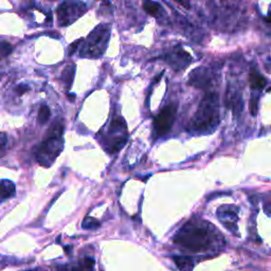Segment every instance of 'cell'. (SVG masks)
Instances as JSON below:
<instances>
[{"label": "cell", "mask_w": 271, "mask_h": 271, "mask_svg": "<svg viewBox=\"0 0 271 271\" xmlns=\"http://www.w3.org/2000/svg\"><path fill=\"white\" fill-rule=\"evenodd\" d=\"M174 241L192 252L206 251L212 244L211 226L205 220H190L177 232Z\"/></svg>", "instance_id": "cell-1"}, {"label": "cell", "mask_w": 271, "mask_h": 271, "mask_svg": "<svg viewBox=\"0 0 271 271\" xmlns=\"http://www.w3.org/2000/svg\"><path fill=\"white\" fill-rule=\"evenodd\" d=\"M219 98L215 92L207 93L201 100L189 129L196 134H210L219 123Z\"/></svg>", "instance_id": "cell-2"}, {"label": "cell", "mask_w": 271, "mask_h": 271, "mask_svg": "<svg viewBox=\"0 0 271 271\" xmlns=\"http://www.w3.org/2000/svg\"><path fill=\"white\" fill-rule=\"evenodd\" d=\"M64 126L58 122L54 123L48 133V137L38 148L36 158L40 165L49 168L55 161V159L64 149V138H62Z\"/></svg>", "instance_id": "cell-3"}, {"label": "cell", "mask_w": 271, "mask_h": 271, "mask_svg": "<svg viewBox=\"0 0 271 271\" xmlns=\"http://www.w3.org/2000/svg\"><path fill=\"white\" fill-rule=\"evenodd\" d=\"M110 35V26L101 25L89 34L82 49V55L87 58H99L105 51Z\"/></svg>", "instance_id": "cell-4"}, {"label": "cell", "mask_w": 271, "mask_h": 271, "mask_svg": "<svg viewBox=\"0 0 271 271\" xmlns=\"http://www.w3.org/2000/svg\"><path fill=\"white\" fill-rule=\"evenodd\" d=\"M177 108L175 105H168L161 109L155 120H154V129L156 137H163L171 130L174 122H175Z\"/></svg>", "instance_id": "cell-5"}, {"label": "cell", "mask_w": 271, "mask_h": 271, "mask_svg": "<svg viewBox=\"0 0 271 271\" xmlns=\"http://www.w3.org/2000/svg\"><path fill=\"white\" fill-rule=\"evenodd\" d=\"M86 12V5L82 2H64L58 9V17L60 26H68L75 22Z\"/></svg>", "instance_id": "cell-6"}, {"label": "cell", "mask_w": 271, "mask_h": 271, "mask_svg": "<svg viewBox=\"0 0 271 271\" xmlns=\"http://www.w3.org/2000/svg\"><path fill=\"white\" fill-rule=\"evenodd\" d=\"M238 209L233 206H222L217 210V216L224 226L232 232H236V220H238Z\"/></svg>", "instance_id": "cell-7"}, {"label": "cell", "mask_w": 271, "mask_h": 271, "mask_svg": "<svg viewBox=\"0 0 271 271\" xmlns=\"http://www.w3.org/2000/svg\"><path fill=\"white\" fill-rule=\"evenodd\" d=\"M168 64L173 67L175 70H182L186 66L190 65L192 60L190 54L183 49L175 50L172 53H169L166 57H164Z\"/></svg>", "instance_id": "cell-8"}, {"label": "cell", "mask_w": 271, "mask_h": 271, "mask_svg": "<svg viewBox=\"0 0 271 271\" xmlns=\"http://www.w3.org/2000/svg\"><path fill=\"white\" fill-rule=\"evenodd\" d=\"M213 81V75L209 69L200 67L196 70H194L190 75V83L196 87H205L209 86Z\"/></svg>", "instance_id": "cell-9"}, {"label": "cell", "mask_w": 271, "mask_h": 271, "mask_svg": "<svg viewBox=\"0 0 271 271\" xmlns=\"http://www.w3.org/2000/svg\"><path fill=\"white\" fill-rule=\"evenodd\" d=\"M15 194V184L10 180H0V201L12 197Z\"/></svg>", "instance_id": "cell-10"}, {"label": "cell", "mask_w": 271, "mask_h": 271, "mask_svg": "<svg viewBox=\"0 0 271 271\" xmlns=\"http://www.w3.org/2000/svg\"><path fill=\"white\" fill-rule=\"evenodd\" d=\"M249 82H250V85H251V88L254 90H262L267 85L266 79L256 70H252L250 72Z\"/></svg>", "instance_id": "cell-11"}, {"label": "cell", "mask_w": 271, "mask_h": 271, "mask_svg": "<svg viewBox=\"0 0 271 271\" xmlns=\"http://www.w3.org/2000/svg\"><path fill=\"white\" fill-rule=\"evenodd\" d=\"M173 260L180 271H193L194 263L187 256H174Z\"/></svg>", "instance_id": "cell-12"}, {"label": "cell", "mask_w": 271, "mask_h": 271, "mask_svg": "<svg viewBox=\"0 0 271 271\" xmlns=\"http://www.w3.org/2000/svg\"><path fill=\"white\" fill-rule=\"evenodd\" d=\"M144 11L152 16H158L162 12V6L155 1H147L143 3Z\"/></svg>", "instance_id": "cell-13"}, {"label": "cell", "mask_w": 271, "mask_h": 271, "mask_svg": "<svg viewBox=\"0 0 271 271\" xmlns=\"http://www.w3.org/2000/svg\"><path fill=\"white\" fill-rule=\"evenodd\" d=\"M50 116H51V111H50V108H49V107H48L47 105L40 106L39 111H38V116H37L38 122H39L40 124H45V123H47V121L50 119Z\"/></svg>", "instance_id": "cell-14"}, {"label": "cell", "mask_w": 271, "mask_h": 271, "mask_svg": "<svg viewBox=\"0 0 271 271\" xmlns=\"http://www.w3.org/2000/svg\"><path fill=\"white\" fill-rule=\"evenodd\" d=\"M82 226L84 229H87V230H94V229H98L100 227V221L93 217L87 216L83 220Z\"/></svg>", "instance_id": "cell-15"}, {"label": "cell", "mask_w": 271, "mask_h": 271, "mask_svg": "<svg viewBox=\"0 0 271 271\" xmlns=\"http://www.w3.org/2000/svg\"><path fill=\"white\" fill-rule=\"evenodd\" d=\"M12 50H13L12 46L9 43H6V41L0 44V57L1 58L8 57V55L12 52Z\"/></svg>", "instance_id": "cell-16"}, {"label": "cell", "mask_w": 271, "mask_h": 271, "mask_svg": "<svg viewBox=\"0 0 271 271\" xmlns=\"http://www.w3.org/2000/svg\"><path fill=\"white\" fill-rule=\"evenodd\" d=\"M258 105H259V98L256 96V98H251V100H250V105H249V108H250V113H251L252 116H255L256 114H258Z\"/></svg>", "instance_id": "cell-17"}, {"label": "cell", "mask_w": 271, "mask_h": 271, "mask_svg": "<svg viewBox=\"0 0 271 271\" xmlns=\"http://www.w3.org/2000/svg\"><path fill=\"white\" fill-rule=\"evenodd\" d=\"M81 43H82V40L79 39V40L74 41V43H72V45L69 46V52H68V54H69V55H72V54L76 51V49H78Z\"/></svg>", "instance_id": "cell-18"}, {"label": "cell", "mask_w": 271, "mask_h": 271, "mask_svg": "<svg viewBox=\"0 0 271 271\" xmlns=\"http://www.w3.org/2000/svg\"><path fill=\"white\" fill-rule=\"evenodd\" d=\"M83 265H84V267L86 269H91L92 266L94 265V261L92 259L87 258V259H85L84 261H83Z\"/></svg>", "instance_id": "cell-19"}, {"label": "cell", "mask_w": 271, "mask_h": 271, "mask_svg": "<svg viewBox=\"0 0 271 271\" xmlns=\"http://www.w3.org/2000/svg\"><path fill=\"white\" fill-rule=\"evenodd\" d=\"M6 143V136L5 134H0V149L3 148Z\"/></svg>", "instance_id": "cell-20"}, {"label": "cell", "mask_w": 271, "mask_h": 271, "mask_svg": "<svg viewBox=\"0 0 271 271\" xmlns=\"http://www.w3.org/2000/svg\"><path fill=\"white\" fill-rule=\"evenodd\" d=\"M27 90H29V88H28L27 86L22 85L17 88V92H18V94H23L25 91H27Z\"/></svg>", "instance_id": "cell-21"}, {"label": "cell", "mask_w": 271, "mask_h": 271, "mask_svg": "<svg viewBox=\"0 0 271 271\" xmlns=\"http://www.w3.org/2000/svg\"><path fill=\"white\" fill-rule=\"evenodd\" d=\"M265 20H266V23H267V24L271 25V11H269L268 15H267V17L265 18Z\"/></svg>", "instance_id": "cell-22"}]
</instances>
